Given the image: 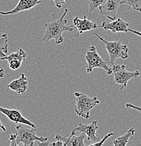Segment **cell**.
<instances>
[{
    "mask_svg": "<svg viewBox=\"0 0 141 146\" xmlns=\"http://www.w3.org/2000/svg\"><path fill=\"white\" fill-rule=\"evenodd\" d=\"M94 35L103 42L105 45L106 49L110 58V63L112 65L115 64V60L117 58L127 59L129 58V48L126 44H124L120 40H115L113 42L104 39L102 36L94 33Z\"/></svg>",
    "mask_w": 141,
    "mask_h": 146,
    "instance_id": "obj_5",
    "label": "cell"
},
{
    "mask_svg": "<svg viewBox=\"0 0 141 146\" xmlns=\"http://www.w3.org/2000/svg\"><path fill=\"white\" fill-rule=\"evenodd\" d=\"M120 1L121 0H107L105 4L98 9L103 20H105L106 18L111 21L116 19L117 13L120 6Z\"/></svg>",
    "mask_w": 141,
    "mask_h": 146,
    "instance_id": "obj_10",
    "label": "cell"
},
{
    "mask_svg": "<svg viewBox=\"0 0 141 146\" xmlns=\"http://www.w3.org/2000/svg\"><path fill=\"white\" fill-rule=\"evenodd\" d=\"M101 28L106 31H111L113 34L127 33H128V29L129 28V23L121 18H116L112 22H106V20H103Z\"/></svg>",
    "mask_w": 141,
    "mask_h": 146,
    "instance_id": "obj_9",
    "label": "cell"
},
{
    "mask_svg": "<svg viewBox=\"0 0 141 146\" xmlns=\"http://www.w3.org/2000/svg\"><path fill=\"white\" fill-rule=\"evenodd\" d=\"M50 145L51 146H60V145H63V143L60 141H56L55 142H52L50 144Z\"/></svg>",
    "mask_w": 141,
    "mask_h": 146,
    "instance_id": "obj_24",
    "label": "cell"
},
{
    "mask_svg": "<svg viewBox=\"0 0 141 146\" xmlns=\"http://www.w3.org/2000/svg\"><path fill=\"white\" fill-rule=\"evenodd\" d=\"M0 113L5 115L10 121H13V123L16 124H23V125L29 126L30 127H36L32 121L25 118L22 115L20 111L18 110L8 109L0 106Z\"/></svg>",
    "mask_w": 141,
    "mask_h": 146,
    "instance_id": "obj_7",
    "label": "cell"
},
{
    "mask_svg": "<svg viewBox=\"0 0 141 146\" xmlns=\"http://www.w3.org/2000/svg\"><path fill=\"white\" fill-rule=\"evenodd\" d=\"M27 54L22 48H19L16 52L7 55L5 57L0 58L1 60H7L9 68L12 70H17L22 65V62L27 58Z\"/></svg>",
    "mask_w": 141,
    "mask_h": 146,
    "instance_id": "obj_11",
    "label": "cell"
},
{
    "mask_svg": "<svg viewBox=\"0 0 141 146\" xmlns=\"http://www.w3.org/2000/svg\"><path fill=\"white\" fill-rule=\"evenodd\" d=\"M7 87L18 94H22L28 89V80L24 73L21 74L20 77L13 80L7 85Z\"/></svg>",
    "mask_w": 141,
    "mask_h": 146,
    "instance_id": "obj_15",
    "label": "cell"
},
{
    "mask_svg": "<svg viewBox=\"0 0 141 146\" xmlns=\"http://www.w3.org/2000/svg\"><path fill=\"white\" fill-rule=\"evenodd\" d=\"M85 58L86 61V71L87 73L92 72L94 68H101L105 70L108 75L113 74L112 67L109 66L108 60L102 58L100 56L94 46H91L87 50Z\"/></svg>",
    "mask_w": 141,
    "mask_h": 146,
    "instance_id": "obj_4",
    "label": "cell"
},
{
    "mask_svg": "<svg viewBox=\"0 0 141 146\" xmlns=\"http://www.w3.org/2000/svg\"><path fill=\"white\" fill-rule=\"evenodd\" d=\"M112 70L114 75L113 82L118 85H121L120 90H123L127 87V84L130 80L138 78L140 75L139 70L130 72L126 69V66L124 65H118L115 63L112 65Z\"/></svg>",
    "mask_w": 141,
    "mask_h": 146,
    "instance_id": "obj_6",
    "label": "cell"
},
{
    "mask_svg": "<svg viewBox=\"0 0 141 146\" xmlns=\"http://www.w3.org/2000/svg\"><path fill=\"white\" fill-rule=\"evenodd\" d=\"M52 1L54 3L56 8L61 9L62 6L66 4V3H67L69 0H52Z\"/></svg>",
    "mask_w": 141,
    "mask_h": 146,
    "instance_id": "obj_21",
    "label": "cell"
},
{
    "mask_svg": "<svg viewBox=\"0 0 141 146\" xmlns=\"http://www.w3.org/2000/svg\"><path fill=\"white\" fill-rule=\"evenodd\" d=\"M9 53V36L4 33L0 36V58L5 57Z\"/></svg>",
    "mask_w": 141,
    "mask_h": 146,
    "instance_id": "obj_17",
    "label": "cell"
},
{
    "mask_svg": "<svg viewBox=\"0 0 141 146\" xmlns=\"http://www.w3.org/2000/svg\"><path fill=\"white\" fill-rule=\"evenodd\" d=\"M7 131V129H6L5 126L2 124L1 121L0 120V133L1 132H6Z\"/></svg>",
    "mask_w": 141,
    "mask_h": 146,
    "instance_id": "obj_25",
    "label": "cell"
},
{
    "mask_svg": "<svg viewBox=\"0 0 141 146\" xmlns=\"http://www.w3.org/2000/svg\"><path fill=\"white\" fill-rule=\"evenodd\" d=\"M120 5H125L128 11L133 9L141 13V0H121Z\"/></svg>",
    "mask_w": 141,
    "mask_h": 146,
    "instance_id": "obj_18",
    "label": "cell"
},
{
    "mask_svg": "<svg viewBox=\"0 0 141 146\" xmlns=\"http://www.w3.org/2000/svg\"><path fill=\"white\" fill-rule=\"evenodd\" d=\"M43 0H19L17 5L15 8L9 11H0V15L2 16H9V15H15L20 12L28 11L34 8L36 6L41 4Z\"/></svg>",
    "mask_w": 141,
    "mask_h": 146,
    "instance_id": "obj_14",
    "label": "cell"
},
{
    "mask_svg": "<svg viewBox=\"0 0 141 146\" xmlns=\"http://www.w3.org/2000/svg\"><path fill=\"white\" fill-rule=\"evenodd\" d=\"M107 0H87L89 8V17H90L92 12L97 10L106 2Z\"/></svg>",
    "mask_w": 141,
    "mask_h": 146,
    "instance_id": "obj_19",
    "label": "cell"
},
{
    "mask_svg": "<svg viewBox=\"0 0 141 146\" xmlns=\"http://www.w3.org/2000/svg\"><path fill=\"white\" fill-rule=\"evenodd\" d=\"M73 23L74 27L77 30V34L75 36L79 37V36L82 35L85 32L90 31V30H95L97 28V25L93 21H90L87 16H83V19H80L78 16H75L73 19Z\"/></svg>",
    "mask_w": 141,
    "mask_h": 146,
    "instance_id": "obj_13",
    "label": "cell"
},
{
    "mask_svg": "<svg viewBox=\"0 0 141 146\" xmlns=\"http://www.w3.org/2000/svg\"><path fill=\"white\" fill-rule=\"evenodd\" d=\"M113 135H114V133H108V134H106L105 136H104V138H102V139H100L99 141H97V142L94 143H92L90 144V146H101V145H104V142L106 141V140L108 139V138H110L111 136H113Z\"/></svg>",
    "mask_w": 141,
    "mask_h": 146,
    "instance_id": "obj_20",
    "label": "cell"
},
{
    "mask_svg": "<svg viewBox=\"0 0 141 146\" xmlns=\"http://www.w3.org/2000/svg\"><path fill=\"white\" fill-rule=\"evenodd\" d=\"M4 75H5V70L3 68H0V79L4 78Z\"/></svg>",
    "mask_w": 141,
    "mask_h": 146,
    "instance_id": "obj_26",
    "label": "cell"
},
{
    "mask_svg": "<svg viewBox=\"0 0 141 146\" xmlns=\"http://www.w3.org/2000/svg\"><path fill=\"white\" fill-rule=\"evenodd\" d=\"M16 129L17 133L16 134H10L9 137L10 146H32L36 142L44 143L48 140L47 137L38 136L36 135V127L27 129L24 127L23 124H16Z\"/></svg>",
    "mask_w": 141,
    "mask_h": 146,
    "instance_id": "obj_2",
    "label": "cell"
},
{
    "mask_svg": "<svg viewBox=\"0 0 141 146\" xmlns=\"http://www.w3.org/2000/svg\"><path fill=\"white\" fill-rule=\"evenodd\" d=\"M98 122L96 120L92 121L90 124H78L77 127L73 129L75 131H79L80 133H84L86 135L87 140L92 141V143L97 142L100 140V138L96 136V131L98 130Z\"/></svg>",
    "mask_w": 141,
    "mask_h": 146,
    "instance_id": "obj_12",
    "label": "cell"
},
{
    "mask_svg": "<svg viewBox=\"0 0 141 146\" xmlns=\"http://www.w3.org/2000/svg\"><path fill=\"white\" fill-rule=\"evenodd\" d=\"M126 108L128 109H133V110H136L138 111L139 112L141 113V107L140 106H135V105L131 104V103H127L125 105Z\"/></svg>",
    "mask_w": 141,
    "mask_h": 146,
    "instance_id": "obj_22",
    "label": "cell"
},
{
    "mask_svg": "<svg viewBox=\"0 0 141 146\" xmlns=\"http://www.w3.org/2000/svg\"><path fill=\"white\" fill-rule=\"evenodd\" d=\"M74 96L75 98L74 111L77 115L85 119L89 118L90 111L100 103V100L97 97L91 98L87 94L81 92H75Z\"/></svg>",
    "mask_w": 141,
    "mask_h": 146,
    "instance_id": "obj_3",
    "label": "cell"
},
{
    "mask_svg": "<svg viewBox=\"0 0 141 146\" xmlns=\"http://www.w3.org/2000/svg\"><path fill=\"white\" fill-rule=\"evenodd\" d=\"M68 13V9H65L63 14L58 19H54L53 14L52 15V21L50 22L45 23L44 24L45 30L42 36V42H48L54 39L57 45L61 44L64 42L63 33H72L73 31L74 25H67V20L65 19Z\"/></svg>",
    "mask_w": 141,
    "mask_h": 146,
    "instance_id": "obj_1",
    "label": "cell"
},
{
    "mask_svg": "<svg viewBox=\"0 0 141 146\" xmlns=\"http://www.w3.org/2000/svg\"><path fill=\"white\" fill-rule=\"evenodd\" d=\"M136 133V129L134 128H131L126 133L122 136L117 137L116 139L113 141V145L115 146H125L127 145L129 140L131 136H133Z\"/></svg>",
    "mask_w": 141,
    "mask_h": 146,
    "instance_id": "obj_16",
    "label": "cell"
},
{
    "mask_svg": "<svg viewBox=\"0 0 141 146\" xmlns=\"http://www.w3.org/2000/svg\"><path fill=\"white\" fill-rule=\"evenodd\" d=\"M128 32H129V33H133V34L136 35L140 36L141 37V32L137 31V30H133V29H131V28L128 29Z\"/></svg>",
    "mask_w": 141,
    "mask_h": 146,
    "instance_id": "obj_23",
    "label": "cell"
},
{
    "mask_svg": "<svg viewBox=\"0 0 141 146\" xmlns=\"http://www.w3.org/2000/svg\"><path fill=\"white\" fill-rule=\"evenodd\" d=\"M86 135L84 133H81L79 136L75 135V131L73 130L70 134L67 136L55 134L54 138L56 141H60L63 143L64 146H85L84 140L85 139Z\"/></svg>",
    "mask_w": 141,
    "mask_h": 146,
    "instance_id": "obj_8",
    "label": "cell"
}]
</instances>
